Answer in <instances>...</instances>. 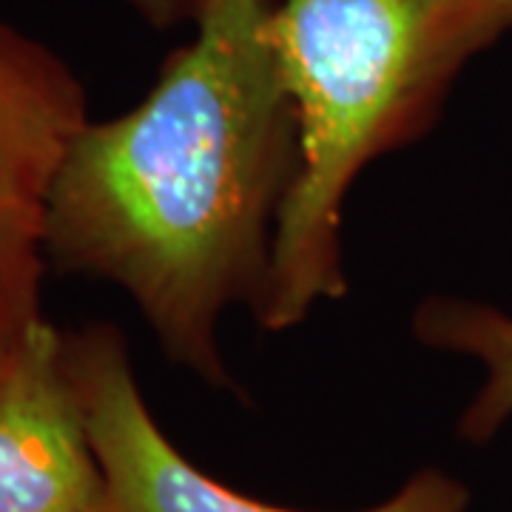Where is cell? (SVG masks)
Instances as JSON below:
<instances>
[{
  "label": "cell",
  "instance_id": "6da1fadb",
  "mask_svg": "<svg viewBox=\"0 0 512 512\" xmlns=\"http://www.w3.org/2000/svg\"><path fill=\"white\" fill-rule=\"evenodd\" d=\"M299 131L271 0H205L197 37L126 114L86 123L46 211V259L120 285L163 350L228 384L217 330L259 308Z\"/></svg>",
  "mask_w": 512,
  "mask_h": 512
},
{
  "label": "cell",
  "instance_id": "7a4b0ae2",
  "mask_svg": "<svg viewBox=\"0 0 512 512\" xmlns=\"http://www.w3.org/2000/svg\"><path fill=\"white\" fill-rule=\"evenodd\" d=\"M510 20L495 0H285L274 43L299 131L259 325L288 330L348 291L342 205L362 168L433 126L458 72Z\"/></svg>",
  "mask_w": 512,
  "mask_h": 512
},
{
  "label": "cell",
  "instance_id": "3957f363",
  "mask_svg": "<svg viewBox=\"0 0 512 512\" xmlns=\"http://www.w3.org/2000/svg\"><path fill=\"white\" fill-rule=\"evenodd\" d=\"M69 362L111 512H296L214 481L168 441L134 382L120 333L97 328L74 336ZM467 504L461 481L421 470L399 493L362 512H467Z\"/></svg>",
  "mask_w": 512,
  "mask_h": 512
},
{
  "label": "cell",
  "instance_id": "277c9868",
  "mask_svg": "<svg viewBox=\"0 0 512 512\" xmlns=\"http://www.w3.org/2000/svg\"><path fill=\"white\" fill-rule=\"evenodd\" d=\"M83 89L63 60L0 26V330L20 333L37 311L46 211L60 165L86 126Z\"/></svg>",
  "mask_w": 512,
  "mask_h": 512
},
{
  "label": "cell",
  "instance_id": "5b68a950",
  "mask_svg": "<svg viewBox=\"0 0 512 512\" xmlns=\"http://www.w3.org/2000/svg\"><path fill=\"white\" fill-rule=\"evenodd\" d=\"M0 512H111L69 339L43 319L0 348Z\"/></svg>",
  "mask_w": 512,
  "mask_h": 512
},
{
  "label": "cell",
  "instance_id": "8992f818",
  "mask_svg": "<svg viewBox=\"0 0 512 512\" xmlns=\"http://www.w3.org/2000/svg\"><path fill=\"white\" fill-rule=\"evenodd\" d=\"M421 345L481 365V387L458 419V436L487 444L512 419V313L487 302L430 296L413 313Z\"/></svg>",
  "mask_w": 512,
  "mask_h": 512
},
{
  "label": "cell",
  "instance_id": "52a82bcc",
  "mask_svg": "<svg viewBox=\"0 0 512 512\" xmlns=\"http://www.w3.org/2000/svg\"><path fill=\"white\" fill-rule=\"evenodd\" d=\"M131 6L157 26H168L174 20L194 18L200 15L205 0H131Z\"/></svg>",
  "mask_w": 512,
  "mask_h": 512
},
{
  "label": "cell",
  "instance_id": "ba28073f",
  "mask_svg": "<svg viewBox=\"0 0 512 512\" xmlns=\"http://www.w3.org/2000/svg\"><path fill=\"white\" fill-rule=\"evenodd\" d=\"M501 9H504V15H507V20H510V29H512V0H495Z\"/></svg>",
  "mask_w": 512,
  "mask_h": 512
},
{
  "label": "cell",
  "instance_id": "9c48e42d",
  "mask_svg": "<svg viewBox=\"0 0 512 512\" xmlns=\"http://www.w3.org/2000/svg\"><path fill=\"white\" fill-rule=\"evenodd\" d=\"M15 336H18V333H3V330H0V348H3L6 342H12Z\"/></svg>",
  "mask_w": 512,
  "mask_h": 512
}]
</instances>
